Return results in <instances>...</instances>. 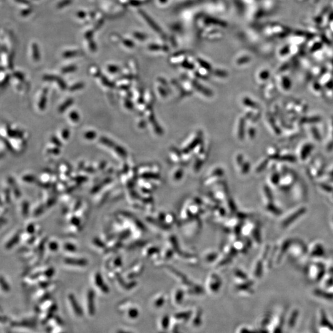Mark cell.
<instances>
[{"instance_id":"obj_22","label":"cell","mask_w":333,"mask_h":333,"mask_svg":"<svg viewBox=\"0 0 333 333\" xmlns=\"http://www.w3.org/2000/svg\"><path fill=\"white\" fill-rule=\"evenodd\" d=\"M69 117L74 122H77L80 120V115L78 113L75 111H71L70 112Z\"/></svg>"},{"instance_id":"obj_10","label":"cell","mask_w":333,"mask_h":333,"mask_svg":"<svg viewBox=\"0 0 333 333\" xmlns=\"http://www.w3.org/2000/svg\"><path fill=\"white\" fill-rule=\"evenodd\" d=\"M94 283L97 287L101 289L104 285V282L100 272H97L94 275Z\"/></svg>"},{"instance_id":"obj_16","label":"cell","mask_w":333,"mask_h":333,"mask_svg":"<svg viewBox=\"0 0 333 333\" xmlns=\"http://www.w3.org/2000/svg\"><path fill=\"white\" fill-rule=\"evenodd\" d=\"M114 149L115 150V151L119 154V155L123 157H125L127 155V153L126 151V150L122 148V146H119V145H116L114 147Z\"/></svg>"},{"instance_id":"obj_24","label":"cell","mask_w":333,"mask_h":333,"mask_svg":"<svg viewBox=\"0 0 333 333\" xmlns=\"http://www.w3.org/2000/svg\"><path fill=\"white\" fill-rule=\"evenodd\" d=\"M55 273V270L53 267H49L47 268L44 272V276L47 278H51L52 276H54Z\"/></svg>"},{"instance_id":"obj_29","label":"cell","mask_w":333,"mask_h":333,"mask_svg":"<svg viewBox=\"0 0 333 333\" xmlns=\"http://www.w3.org/2000/svg\"><path fill=\"white\" fill-rule=\"evenodd\" d=\"M48 246L49 249L53 252L57 251L59 249V244L56 241H50L48 244Z\"/></svg>"},{"instance_id":"obj_34","label":"cell","mask_w":333,"mask_h":333,"mask_svg":"<svg viewBox=\"0 0 333 333\" xmlns=\"http://www.w3.org/2000/svg\"><path fill=\"white\" fill-rule=\"evenodd\" d=\"M122 43L124 44V46H125L126 47L129 48H132L134 46V44L132 40H130V39H128V38H122Z\"/></svg>"},{"instance_id":"obj_33","label":"cell","mask_w":333,"mask_h":333,"mask_svg":"<svg viewBox=\"0 0 333 333\" xmlns=\"http://www.w3.org/2000/svg\"><path fill=\"white\" fill-rule=\"evenodd\" d=\"M1 288L2 289L6 291V292H8L9 290V285L8 284V283L6 282V281L4 279L3 276H1Z\"/></svg>"},{"instance_id":"obj_32","label":"cell","mask_w":333,"mask_h":333,"mask_svg":"<svg viewBox=\"0 0 333 333\" xmlns=\"http://www.w3.org/2000/svg\"><path fill=\"white\" fill-rule=\"evenodd\" d=\"M133 36L136 39L139 40H142V41L144 40L146 38V36L145 35V34L139 32H134L133 33Z\"/></svg>"},{"instance_id":"obj_1","label":"cell","mask_w":333,"mask_h":333,"mask_svg":"<svg viewBox=\"0 0 333 333\" xmlns=\"http://www.w3.org/2000/svg\"><path fill=\"white\" fill-rule=\"evenodd\" d=\"M64 263L68 265L85 266L88 264V261L85 259H77V258H66Z\"/></svg>"},{"instance_id":"obj_37","label":"cell","mask_w":333,"mask_h":333,"mask_svg":"<svg viewBox=\"0 0 333 333\" xmlns=\"http://www.w3.org/2000/svg\"><path fill=\"white\" fill-rule=\"evenodd\" d=\"M107 68H108V70L111 73H115L120 70L119 67L116 65H114V64H110L108 66Z\"/></svg>"},{"instance_id":"obj_51","label":"cell","mask_w":333,"mask_h":333,"mask_svg":"<svg viewBox=\"0 0 333 333\" xmlns=\"http://www.w3.org/2000/svg\"><path fill=\"white\" fill-rule=\"evenodd\" d=\"M106 165H107V162L105 161V160H103V161H101L100 162V164H99V165L98 166V169L99 170H104L106 168Z\"/></svg>"},{"instance_id":"obj_2","label":"cell","mask_w":333,"mask_h":333,"mask_svg":"<svg viewBox=\"0 0 333 333\" xmlns=\"http://www.w3.org/2000/svg\"><path fill=\"white\" fill-rule=\"evenodd\" d=\"M112 178L110 177L106 178H105L103 181H102L101 183L96 184L91 189V193L92 194H96L97 193L98 191H99L103 187V186H105V185H107L108 184H109L112 181Z\"/></svg>"},{"instance_id":"obj_53","label":"cell","mask_w":333,"mask_h":333,"mask_svg":"<svg viewBox=\"0 0 333 333\" xmlns=\"http://www.w3.org/2000/svg\"><path fill=\"white\" fill-rule=\"evenodd\" d=\"M125 106L127 108L129 109H132L133 108V105L132 103L130 100H126L125 101Z\"/></svg>"},{"instance_id":"obj_25","label":"cell","mask_w":333,"mask_h":333,"mask_svg":"<svg viewBox=\"0 0 333 333\" xmlns=\"http://www.w3.org/2000/svg\"><path fill=\"white\" fill-rule=\"evenodd\" d=\"M70 223L72 225L75 227H78L80 226L81 221H80V218L77 217V216H72L71 219H70Z\"/></svg>"},{"instance_id":"obj_48","label":"cell","mask_w":333,"mask_h":333,"mask_svg":"<svg viewBox=\"0 0 333 333\" xmlns=\"http://www.w3.org/2000/svg\"><path fill=\"white\" fill-rule=\"evenodd\" d=\"M93 35V30H89L85 33V37L87 39V40H92Z\"/></svg>"},{"instance_id":"obj_49","label":"cell","mask_w":333,"mask_h":333,"mask_svg":"<svg viewBox=\"0 0 333 333\" xmlns=\"http://www.w3.org/2000/svg\"><path fill=\"white\" fill-rule=\"evenodd\" d=\"M122 259L120 257H117L116 259H115L114 261V266H116V267H120V266L122 265Z\"/></svg>"},{"instance_id":"obj_5","label":"cell","mask_w":333,"mask_h":333,"mask_svg":"<svg viewBox=\"0 0 333 333\" xmlns=\"http://www.w3.org/2000/svg\"><path fill=\"white\" fill-rule=\"evenodd\" d=\"M8 182H9L10 186L12 188V190H13V193L15 195V196L17 198H19L21 197V191L19 190V189L18 188V186H17L16 183L14 182V180L12 178H8Z\"/></svg>"},{"instance_id":"obj_4","label":"cell","mask_w":333,"mask_h":333,"mask_svg":"<svg viewBox=\"0 0 333 333\" xmlns=\"http://www.w3.org/2000/svg\"><path fill=\"white\" fill-rule=\"evenodd\" d=\"M140 14H141V16H142L143 18H144V19H145V21H146V22H147L148 23H149V25L151 26V27H152L153 28H154V30H155V31L157 32H160V29L159 28V27H157V24H156L155 23H154V22L153 21H152V19H151L149 16H148L147 14H146L144 12L141 11H140Z\"/></svg>"},{"instance_id":"obj_55","label":"cell","mask_w":333,"mask_h":333,"mask_svg":"<svg viewBox=\"0 0 333 333\" xmlns=\"http://www.w3.org/2000/svg\"><path fill=\"white\" fill-rule=\"evenodd\" d=\"M54 203H55V199H49L47 202V206L48 207H50V206L53 205Z\"/></svg>"},{"instance_id":"obj_44","label":"cell","mask_w":333,"mask_h":333,"mask_svg":"<svg viewBox=\"0 0 333 333\" xmlns=\"http://www.w3.org/2000/svg\"><path fill=\"white\" fill-rule=\"evenodd\" d=\"M61 135H62L63 138L64 140L68 139V138H69V136H70V130H69L68 129H63V130L62 131Z\"/></svg>"},{"instance_id":"obj_18","label":"cell","mask_w":333,"mask_h":333,"mask_svg":"<svg viewBox=\"0 0 333 333\" xmlns=\"http://www.w3.org/2000/svg\"><path fill=\"white\" fill-rule=\"evenodd\" d=\"M77 69V67L75 65H70V66H67L63 67L61 69V72L63 73H72V72H75Z\"/></svg>"},{"instance_id":"obj_14","label":"cell","mask_w":333,"mask_h":333,"mask_svg":"<svg viewBox=\"0 0 333 333\" xmlns=\"http://www.w3.org/2000/svg\"><path fill=\"white\" fill-rule=\"evenodd\" d=\"M80 52L77 50H68L63 53V57L64 58H70L78 55Z\"/></svg>"},{"instance_id":"obj_19","label":"cell","mask_w":333,"mask_h":333,"mask_svg":"<svg viewBox=\"0 0 333 333\" xmlns=\"http://www.w3.org/2000/svg\"><path fill=\"white\" fill-rule=\"evenodd\" d=\"M84 87H85V84L83 82H78V83H76L73 84V85H72L68 89H69L70 91H72L73 92V91H76L80 90V89L83 88Z\"/></svg>"},{"instance_id":"obj_40","label":"cell","mask_w":333,"mask_h":333,"mask_svg":"<svg viewBox=\"0 0 333 333\" xmlns=\"http://www.w3.org/2000/svg\"><path fill=\"white\" fill-rule=\"evenodd\" d=\"M13 76H14V77H16L18 80H19L21 81V82H23L24 80H25V77H24L23 74L22 73V72H18V71H17V72H14V73H13Z\"/></svg>"},{"instance_id":"obj_17","label":"cell","mask_w":333,"mask_h":333,"mask_svg":"<svg viewBox=\"0 0 333 333\" xmlns=\"http://www.w3.org/2000/svg\"><path fill=\"white\" fill-rule=\"evenodd\" d=\"M29 207H30L29 202L27 200H24L22 205V215L24 217H26L28 215L29 213V209H30Z\"/></svg>"},{"instance_id":"obj_46","label":"cell","mask_w":333,"mask_h":333,"mask_svg":"<svg viewBox=\"0 0 333 333\" xmlns=\"http://www.w3.org/2000/svg\"><path fill=\"white\" fill-rule=\"evenodd\" d=\"M10 78H11V76L9 74L6 75V77L4 78V80L1 82V87L2 88L6 87L8 84V83H9V82L10 80Z\"/></svg>"},{"instance_id":"obj_30","label":"cell","mask_w":333,"mask_h":333,"mask_svg":"<svg viewBox=\"0 0 333 333\" xmlns=\"http://www.w3.org/2000/svg\"><path fill=\"white\" fill-rule=\"evenodd\" d=\"M51 141L53 143V144H54L56 146V147L60 148L63 146V144L61 140L56 136H53L51 138Z\"/></svg>"},{"instance_id":"obj_20","label":"cell","mask_w":333,"mask_h":333,"mask_svg":"<svg viewBox=\"0 0 333 333\" xmlns=\"http://www.w3.org/2000/svg\"><path fill=\"white\" fill-rule=\"evenodd\" d=\"M64 249L69 252H75L77 250V247L71 243H66L64 245Z\"/></svg>"},{"instance_id":"obj_54","label":"cell","mask_w":333,"mask_h":333,"mask_svg":"<svg viewBox=\"0 0 333 333\" xmlns=\"http://www.w3.org/2000/svg\"><path fill=\"white\" fill-rule=\"evenodd\" d=\"M81 205H82V202H81V201H80V200H78V201L77 202V203H76V204H75V205H74V207H73V211H77V210H78L80 209Z\"/></svg>"},{"instance_id":"obj_36","label":"cell","mask_w":333,"mask_h":333,"mask_svg":"<svg viewBox=\"0 0 333 333\" xmlns=\"http://www.w3.org/2000/svg\"><path fill=\"white\" fill-rule=\"evenodd\" d=\"M44 210V205H40L39 207H37V209H36L35 210V211H34V213H33V214H34V215H35V216H36V217H38V216H39V215H42V214L43 213Z\"/></svg>"},{"instance_id":"obj_8","label":"cell","mask_w":333,"mask_h":333,"mask_svg":"<svg viewBox=\"0 0 333 333\" xmlns=\"http://www.w3.org/2000/svg\"><path fill=\"white\" fill-rule=\"evenodd\" d=\"M73 103V99L71 98H68L66 101H65L58 108V111L60 113H63L66 111L67 109L70 107Z\"/></svg>"},{"instance_id":"obj_26","label":"cell","mask_w":333,"mask_h":333,"mask_svg":"<svg viewBox=\"0 0 333 333\" xmlns=\"http://www.w3.org/2000/svg\"><path fill=\"white\" fill-rule=\"evenodd\" d=\"M35 230H36V228H35V225L31 223H29L27 228H26V231L28 234L30 235H33L35 233Z\"/></svg>"},{"instance_id":"obj_57","label":"cell","mask_w":333,"mask_h":333,"mask_svg":"<svg viewBox=\"0 0 333 333\" xmlns=\"http://www.w3.org/2000/svg\"><path fill=\"white\" fill-rule=\"evenodd\" d=\"M168 1V0H159V2L162 4H165Z\"/></svg>"},{"instance_id":"obj_23","label":"cell","mask_w":333,"mask_h":333,"mask_svg":"<svg viewBox=\"0 0 333 333\" xmlns=\"http://www.w3.org/2000/svg\"><path fill=\"white\" fill-rule=\"evenodd\" d=\"M73 0H62L59 1L57 4V8L58 9H62L63 8H65L67 6L70 5L72 3Z\"/></svg>"},{"instance_id":"obj_9","label":"cell","mask_w":333,"mask_h":333,"mask_svg":"<svg viewBox=\"0 0 333 333\" xmlns=\"http://www.w3.org/2000/svg\"><path fill=\"white\" fill-rule=\"evenodd\" d=\"M32 57L35 61L37 62L40 59V54L39 52V49L38 47V45L36 43H33L32 44Z\"/></svg>"},{"instance_id":"obj_28","label":"cell","mask_w":333,"mask_h":333,"mask_svg":"<svg viewBox=\"0 0 333 333\" xmlns=\"http://www.w3.org/2000/svg\"><path fill=\"white\" fill-rule=\"evenodd\" d=\"M58 76H56V75H44L43 77V79L44 81H46V82H56L58 78Z\"/></svg>"},{"instance_id":"obj_7","label":"cell","mask_w":333,"mask_h":333,"mask_svg":"<svg viewBox=\"0 0 333 333\" xmlns=\"http://www.w3.org/2000/svg\"><path fill=\"white\" fill-rule=\"evenodd\" d=\"M7 134L9 137L12 138L21 139L23 138V134L21 131L18 130H12L10 128H8L7 130Z\"/></svg>"},{"instance_id":"obj_43","label":"cell","mask_w":333,"mask_h":333,"mask_svg":"<svg viewBox=\"0 0 333 333\" xmlns=\"http://www.w3.org/2000/svg\"><path fill=\"white\" fill-rule=\"evenodd\" d=\"M76 16H77V17L78 19H85V18H87V13H86L85 11L80 10V11H78L77 13Z\"/></svg>"},{"instance_id":"obj_6","label":"cell","mask_w":333,"mask_h":333,"mask_svg":"<svg viewBox=\"0 0 333 333\" xmlns=\"http://www.w3.org/2000/svg\"><path fill=\"white\" fill-rule=\"evenodd\" d=\"M20 240V235L19 233L16 234L14 236H13L11 240L6 243L5 247L7 249H11L13 248L15 245L18 244Z\"/></svg>"},{"instance_id":"obj_39","label":"cell","mask_w":333,"mask_h":333,"mask_svg":"<svg viewBox=\"0 0 333 333\" xmlns=\"http://www.w3.org/2000/svg\"><path fill=\"white\" fill-rule=\"evenodd\" d=\"M60 149L58 147H56V148H51V149H49L47 150V153H49V154H53V155H58L60 154Z\"/></svg>"},{"instance_id":"obj_56","label":"cell","mask_w":333,"mask_h":333,"mask_svg":"<svg viewBox=\"0 0 333 333\" xmlns=\"http://www.w3.org/2000/svg\"><path fill=\"white\" fill-rule=\"evenodd\" d=\"M83 168H84V163L83 162H81L79 165H78V170H82Z\"/></svg>"},{"instance_id":"obj_15","label":"cell","mask_w":333,"mask_h":333,"mask_svg":"<svg viewBox=\"0 0 333 333\" xmlns=\"http://www.w3.org/2000/svg\"><path fill=\"white\" fill-rule=\"evenodd\" d=\"M101 82H102L103 85H104V86H106L107 87H109V88H113L115 87V84L112 82L110 81L104 75L101 76Z\"/></svg>"},{"instance_id":"obj_38","label":"cell","mask_w":333,"mask_h":333,"mask_svg":"<svg viewBox=\"0 0 333 333\" xmlns=\"http://www.w3.org/2000/svg\"><path fill=\"white\" fill-rule=\"evenodd\" d=\"M22 180L27 183H33L35 180V177L32 175H26L22 177Z\"/></svg>"},{"instance_id":"obj_11","label":"cell","mask_w":333,"mask_h":333,"mask_svg":"<svg viewBox=\"0 0 333 333\" xmlns=\"http://www.w3.org/2000/svg\"><path fill=\"white\" fill-rule=\"evenodd\" d=\"M68 299H69V300H70V301L71 305H72V307L73 308V309L75 310V311H76L77 313L80 314L81 312H82V311H81V309H80V307L78 306V303H77V300H76L75 297L73 296V295H72V294H70V295H68Z\"/></svg>"},{"instance_id":"obj_41","label":"cell","mask_w":333,"mask_h":333,"mask_svg":"<svg viewBox=\"0 0 333 333\" xmlns=\"http://www.w3.org/2000/svg\"><path fill=\"white\" fill-rule=\"evenodd\" d=\"M73 180H75V181H77V183H82L83 182H85L88 180V177H86V176H82V175H80V176H77L75 178H73Z\"/></svg>"},{"instance_id":"obj_13","label":"cell","mask_w":333,"mask_h":333,"mask_svg":"<svg viewBox=\"0 0 333 333\" xmlns=\"http://www.w3.org/2000/svg\"><path fill=\"white\" fill-rule=\"evenodd\" d=\"M99 141L104 145L108 146V147H109V148H114V147L115 146V143L112 141L110 139L105 137V136H101L100 138H99Z\"/></svg>"},{"instance_id":"obj_21","label":"cell","mask_w":333,"mask_h":333,"mask_svg":"<svg viewBox=\"0 0 333 333\" xmlns=\"http://www.w3.org/2000/svg\"><path fill=\"white\" fill-rule=\"evenodd\" d=\"M96 136H97V133L95 131H93V130L87 131L84 134L85 138L88 140H93L95 139Z\"/></svg>"},{"instance_id":"obj_52","label":"cell","mask_w":333,"mask_h":333,"mask_svg":"<svg viewBox=\"0 0 333 333\" xmlns=\"http://www.w3.org/2000/svg\"><path fill=\"white\" fill-rule=\"evenodd\" d=\"M5 198L7 203H9L11 201V195H10V191L9 189H6L5 191Z\"/></svg>"},{"instance_id":"obj_50","label":"cell","mask_w":333,"mask_h":333,"mask_svg":"<svg viewBox=\"0 0 333 333\" xmlns=\"http://www.w3.org/2000/svg\"><path fill=\"white\" fill-rule=\"evenodd\" d=\"M83 169H84V170H85L86 172L89 173V174H94V173L96 172V170H95L93 167H91V166L87 167L84 168Z\"/></svg>"},{"instance_id":"obj_42","label":"cell","mask_w":333,"mask_h":333,"mask_svg":"<svg viewBox=\"0 0 333 333\" xmlns=\"http://www.w3.org/2000/svg\"><path fill=\"white\" fill-rule=\"evenodd\" d=\"M110 39L111 40H112L114 43H116L117 42H119V41H122V38L120 36H119V35L116 34V33H113L112 34L110 37Z\"/></svg>"},{"instance_id":"obj_3","label":"cell","mask_w":333,"mask_h":333,"mask_svg":"<svg viewBox=\"0 0 333 333\" xmlns=\"http://www.w3.org/2000/svg\"><path fill=\"white\" fill-rule=\"evenodd\" d=\"M47 93H48V89L44 88L43 91L42 95L38 103V108L41 111H44L46 108V104H47Z\"/></svg>"},{"instance_id":"obj_27","label":"cell","mask_w":333,"mask_h":333,"mask_svg":"<svg viewBox=\"0 0 333 333\" xmlns=\"http://www.w3.org/2000/svg\"><path fill=\"white\" fill-rule=\"evenodd\" d=\"M93 243L95 245H96L97 247H100V248H105L106 247V244L101 240H100L99 238H94L93 239Z\"/></svg>"},{"instance_id":"obj_35","label":"cell","mask_w":333,"mask_h":333,"mask_svg":"<svg viewBox=\"0 0 333 333\" xmlns=\"http://www.w3.org/2000/svg\"><path fill=\"white\" fill-rule=\"evenodd\" d=\"M2 139V141L4 142V145L6 146V147L7 148V149H8L9 151H11V152H13V153L14 152V148H13L12 144H11V143L8 141V139H7L6 138H3V137H2V139Z\"/></svg>"},{"instance_id":"obj_45","label":"cell","mask_w":333,"mask_h":333,"mask_svg":"<svg viewBox=\"0 0 333 333\" xmlns=\"http://www.w3.org/2000/svg\"><path fill=\"white\" fill-rule=\"evenodd\" d=\"M88 42L89 47L90 50L93 52H95L97 50V46L96 45L95 42L93 40H89Z\"/></svg>"},{"instance_id":"obj_47","label":"cell","mask_w":333,"mask_h":333,"mask_svg":"<svg viewBox=\"0 0 333 333\" xmlns=\"http://www.w3.org/2000/svg\"><path fill=\"white\" fill-rule=\"evenodd\" d=\"M32 8H26V9H23L22 11H21V14L22 16L25 17V16H28L29 14H30V13H32Z\"/></svg>"},{"instance_id":"obj_12","label":"cell","mask_w":333,"mask_h":333,"mask_svg":"<svg viewBox=\"0 0 333 333\" xmlns=\"http://www.w3.org/2000/svg\"><path fill=\"white\" fill-rule=\"evenodd\" d=\"M94 293L93 290H89L88 293V308L90 311H93L94 308Z\"/></svg>"},{"instance_id":"obj_31","label":"cell","mask_w":333,"mask_h":333,"mask_svg":"<svg viewBox=\"0 0 333 333\" xmlns=\"http://www.w3.org/2000/svg\"><path fill=\"white\" fill-rule=\"evenodd\" d=\"M56 82L58 83L59 87L61 88L62 90H66V89L67 88L66 83L62 78L59 77L58 80H57V81H56Z\"/></svg>"}]
</instances>
